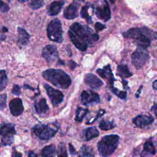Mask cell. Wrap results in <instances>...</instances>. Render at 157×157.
<instances>
[{"label": "cell", "mask_w": 157, "mask_h": 157, "mask_svg": "<svg viewBox=\"0 0 157 157\" xmlns=\"http://www.w3.org/2000/svg\"><path fill=\"white\" fill-rule=\"evenodd\" d=\"M68 35L75 47L80 51H85L88 45L99 39L98 34L94 33L90 27L78 23L71 26Z\"/></svg>", "instance_id": "6da1fadb"}, {"label": "cell", "mask_w": 157, "mask_h": 157, "mask_svg": "<svg viewBox=\"0 0 157 157\" xmlns=\"http://www.w3.org/2000/svg\"><path fill=\"white\" fill-rule=\"evenodd\" d=\"M123 36L134 39L139 47L145 48L150 45L151 40L157 39V32L147 27L133 28L124 32Z\"/></svg>", "instance_id": "7a4b0ae2"}, {"label": "cell", "mask_w": 157, "mask_h": 157, "mask_svg": "<svg viewBox=\"0 0 157 157\" xmlns=\"http://www.w3.org/2000/svg\"><path fill=\"white\" fill-rule=\"evenodd\" d=\"M42 75L45 79L59 88L66 89L71 84L70 76L61 69H47L42 72Z\"/></svg>", "instance_id": "3957f363"}, {"label": "cell", "mask_w": 157, "mask_h": 157, "mask_svg": "<svg viewBox=\"0 0 157 157\" xmlns=\"http://www.w3.org/2000/svg\"><path fill=\"white\" fill-rule=\"evenodd\" d=\"M120 137L116 134H111L104 136L98 143V149L99 154L103 157L110 156L116 150Z\"/></svg>", "instance_id": "277c9868"}, {"label": "cell", "mask_w": 157, "mask_h": 157, "mask_svg": "<svg viewBox=\"0 0 157 157\" xmlns=\"http://www.w3.org/2000/svg\"><path fill=\"white\" fill-rule=\"evenodd\" d=\"M47 32L50 40L57 43H61L63 40L62 25L58 19L55 18L48 23Z\"/></svg>", "instance_id": "5b68a950"}, {"label": "cell", "mask_w": 157, "mask_h": 157, "mask_svg": "<svg viewBox=\"0 0 157 157\" xmlns=\"http://www.w3.org/2000/svg\"><path fill=\"white\" fill-rule=\"evenodd\" d=\"M57 126L49 124H37L33 128L34 133L42 140H48L53 137L58 131Z\"/></svg>", "instance_id": "8992f818"}, {"label": "cell", "mask_w": 157, "mask_h": 157, "mask_svg": "<svg viewBox=\"0 0 157 157\" xmlns=\"http://www.w3.org/2000/svg\"><path fill=\"white\" fill-rule=\"evenodd\" d=\"M16 134L15 126L10 123H4L0 126V136L4 145H9L13 141V136Z\"/></svg>", "instance_id": "52a82bcc"}, {"label": "cell", "mask_w": 157, "mask_h": 157, "mask_svg": "<svg viewBox=\"0 0 157 157\" xmlns=\"http://www.w3.org/2000/svg\"><path fill=\"white\" fill-rule=\"evenodd\" d=\"M149 59V55L145 48L139 47L131 55L132 64L137 69L142 67Z\"/></svg>", "instance_id": "ba28073f"}, {"label": "cell", "mask_w": 157, "mask_h": 157, "mask_svg": "<svg viewBox=\"0 0 157 157\" xmlns=\"http://www.w3.org/2000/svg\"><path fill=\"white\" fill-rule=\"evenodd\" d=\"M44 85L53 105L56 106L59 104L63 100L64 96L63 93L59 90L52 88L47 83H45Z\"/></svg>", "instance_id": "9c48e42d"}, {"label": "cell", "mask_w": 157, "mask_h": 157, "mask_svg": "<svg viewBox=\"0 0 157 157\" xmlns=\"http://www.w3.org/2000/svg\"><path fill=\"white\" fill-rule=\"evenodd\" d=\"M102 4L96 7L95 13L99 19L107 21L110 20L111 17L110 10L107 1L104 0Z\"/></svg>", "instance_id": "30bf717a"}, {"label": "cell", "mask_w": 157, "mask_h": 157, "mask_svg": "<svg viewBox=\"0 0 157 157\" xmlns=\"http://www.w3.org/2000/svg\"><path fill=\"white\" fill-rule=\"evenodd\" d=\"M81 101L83 105H89L98 104L100 101L98 93L92 91H83L81 94Z\"/></svg>", "instance_id": "8fae6325"}, {"label": "cell", "mask_w": 157, "mask_h": 157, "mask_svg": "<svg viewBox=\"0 0 157 157\" xmlns=\"http://www.w3.org/2000/svg\"><path fill=\"white\" fill-rule=\"evenodd\" d=\"M42 56L47 62H53L58 56L56 47L53 45H47L42 50Z\"/></svg>", "instance_id": "7c38bea8"}, {"label": "cell", "mask_w": 157, "mask_h": 157, "mask_svg": "<svg viewBox=\"0 0 157 157\" xmlns=\"http://www.w3.org/2000/svg\"><path fill=\"white\" fill-rule=\"evenodd\" d=\"M78 6H79V4L78 2L74 0L73 3L71 4L64 10V13H63L64 17L66 19H69V20H72L77 18L78 15Z\"/></svg>", "instance_id": "4fadbf2b"}, {"label": "cell", "mask_w": 157, "mask_h": 157, "mask_svg": "<svg viewBox=\"0 0 157 157\" xmlns=\"http://www.w3.org/2000/svg\"><path fill=\"white\" fill-rule=\"evenodd\" d=\"M85 83L93 89H98L102 86V81L93 74L88 73L85 75Z\"/></svg>", "instance_id": "5bb4252c"}, {"label": "cell", "mask_w": 157, "mask_h": 157, "mask_svg": "<svg viewBox=\"0 0 157 157\" xmlns=\"http://www.w3.org/2000/svg\"><path fill=\"white\" fill-rule=\"evenodd\" d=\"M9 108L13 115L18 116L21 115L24 110L21 99L18 98L13 99L9 103Z\"/></svg>", "instance_id": "9a60e30c"}, {"label": "cell", "mask_w": 157, "mask_h": 157, "mask_svg": "<svg viewBox=\"0 0 157 157\" xmlns=\"http://www.w3.org/2000/svg\"><path fill=\"white\" fill-rule=\"evenodd\" d=\"M154 119L151 115H139L132 119V122L134 124L139 128H144L148 126L152 123Z\"/></svg>", "instance_id": "2e32d148"}, {"label": "cell", "mask_w": 157, "mask_h": 157, "mask_svg": "<svg viewBox=\"0 0 157 157\" xmlns=\"http://www.w3.org/2000/svg\"><path fill=\"white\" fill-rule=\"evenodd\" d=\"M96 72L101 77L107 80V82L111 87L113 86L115 78L113 77L111 67L109 64L104 66L103 69H97Z\"/></svg>", "instance_id": "e0dca14e"}, {"label": "cell", "mask_w": 157, "mask_h": 157, "mask_svg": "<svg viewBox=\"0 0 157 157\" xmlns=\"http://www.w3.org/2000/svg\"><path fill=\"white\" fill-rule=\"evenodd\" d=\"M64 4V1H54L51 3L47 9V13L51 16H55L59 13L63 6Z\"/></svg>", "instance_id": "ac0fdd59"}, {"label": "cell", "mask_w": 157, "mask_h": 157, "mask_svg": "<svg viewBox=\"0 0 157 157\" xmlns=\"http://www.w3.org/2000/svg\"><path fill=\"white\" fill-rule=\"evenodd\" d=\"M17 33H18V41L22 45H26L29 42L30 36L26 32V31L21 28H17Z\"/></svg>", "instance_id": "d6986e66"}, {"label": "cell", "mask_w": 157, "mask_h": 157, "mask_svg": "<svg viewBox=\"0 0 157 157\" xmlns=\"http://www.w3.org/2000/svg\"><path fill=\"white\" fill-rule=\"evenodd\" d=\"M156 153L155 148L151 141H147L144 145V148L141 153L142 157L153 156Z\"/></svg>", "instance_id": "ffe728a7"}, {"label": "cell", "mask_w": 157, "mask_h": 157, "mask_svg": "<svg viewBox=\"0 0 157 157\" xmlns=\"http://www.w3.org/2000/svg\"><path fill=\"white\" fill-rule=\"evenodd\" d=\"M83 134L85 140L88 141L98 137L99 135V132L96 127H90L83 130Z\"/></svg>", "instance_id": "44dd1931"}, {"label": "cell", "mask_w": 157, "mask_h": 157, "mask_svg": "<svg viewBox=\"0 0 157 157\" xmlns=\"http://www.w3.org/2000/svg\"><path fill=\"white\" fill-rule=\"evenodd\" d=\"M34 107L38 113H45L49 109L47 104L46 99L45 98H42L39 100V101L36 102L34 104Z\"/></svg>", "instance_id": "7402d4cb"}, {"label": "cell", "mask_w": 157, "mask_h": 157, "mask_svg": "<svg viewBox=\"0 0 157 157\" xmlns=\"http://www.w3.org/2000/svg\"><path fill=\"white\" fill-rule=\"evenodd\" d=\"M56 153V150L53 145L45 146L41 151L42 157H54Z\"/></svg>", "instance_id": "603a6c76"}, {"label": "cell", "mask_w": 157, "mask_h": 157, "mask_svg": "<svg viewBox=\"0 0 157 157\" xmlns=\"http://www.w3.org/2000/svg\"><path fill=\"white\" fill-rule=\"evenodd\" d=\"M117 75L121 77H129L132 74L129 71L128 67L124 65H119L117 67Z\"/></svg>", "instance_id": "cb8c5ba5"}, {"label": "cell", "mask_w": 157, "mask_h": 157, "mask_svg": "<svg viewBox=\"0 0 157 157\" xmlns=\"http://www.w3.org/2000/svg\"><path fill=\"white\" fill-rule=\"evenodd\" d=\"M88 112V109H83L82 107H78L75 112V120L78 122H82Z\"/></svg>", "instance_id": "d4e9b609"}, {"label": "cell", "mask_w": 157, "mask_h": 157, "mask_svg": "<svg viewBox=\"0 0 157 157\" xmlns=\"http://www.w3.org/2000/svg\"><path fill=\"white\" fill-rule=\"evenodd\" d=\"M80 152L83 157H94L93 150L86 145H82L80 148Z\"/></svg>", "instance_id": "484cf974"}, {"label": "cell", "mask_w": 157, "mask_h": 157, "mask_svg": "<svg viewBox=\"0 0 157 157\" xmlns=\"http://www.w3.org/2000/svg\"><path fill=\"white\" fill-rule=\"evenodd\" d=\"M100 129L104 131H108L110 129H113L115 126V124L110 121H106V120H102L99 125Z\"/></svg>", "instance_id": "4316f807"}, {"label": "cell", "mask_w": 157, "mask_h": 157, "mask_svg": "<svg viewBox=\"0 0 157 157\" xmlns=\"http://www.w3.org/2000/svg\"><path fill=\"white\" fill-rule=\"evenodd\" d=\"M7 83V77L4 70L0 71V91L4 90Z\"/></svg>", "instance_id": "83f0119b"}, {"label": "cell", "mask_w": 157, "mask_h": 157, "mask_svg": "<svg viewBox=\"0 0 157 157\" xmlns=\"http://www.w3.org/2000/svg\"><path fill=\"white\" fill-rule=\"evenodd\" d=\"M44 4V0H31V2L29 4V7L33 10H37L42 7Z\"/></svg>", "instance_id": "f1b7e54d"}, {"label": "cell", "mask_w": 157, "mask_h": 157, "mask_svg": "<svg viewBox=\"0 0 157 157\" xmlns=\"http://www.w3.org/2000/svg\"><path fill=\"white\" fill-rule=\"evenodd\" d=\"M88 7L85 6H83L80 11V15L82 18L86 19V20L89 23H91L93 22L92 20H91V17L89 15L88 12Z\"/></svg>", "instance_id": "f546056e"}, {"label": "cell", "mask_w": 157, "mask_h": 157, "mask_svg": "<svg viewBox=\"0 0 157 157\" xmlns=\"http://www.w3.org/2000/svg\"><path fill=\"white\" fill-rule=\"evenodd\" d=\"M58 157H67L66 146L63 142H61L58 145Z\"/></svg>", "instance_id": "4dcf8cb0"}, {"label": "cell", "mask_w": 157, "mask_h": 157, "mask_svg": "<svg viewBox=\"0 0 157 157\" xmlns=\"http://www.w3.org/2000/svg\"><path fill=\"white\" fill-rule=\"evenodd\" d=\"M111 90H112V91L115 94H116L118 98H120L121 99H126V94H127L126 91H119L118 89H117L115 88H113V86L111 87Z\"/></svg>", "instance_id": "1f68e13d"}, {"label": "cell", "mask_w": 157, "mask_h": 157, "mask_svg": "<svg viewBox=\"0 0 157 157\" xmlns=\"http://www.w3.org/2000/svg\"><path fill=\"white\" fill-rule=\"evenodd\" d=\"M7 94H3L0 95V110L4 109L6 107Z\"/></svg>", "instance_id": "d6a6232c"}, {"label": "cell", "mask_w": 157, "mask_h": 157, "mask_svg": "<svg viewBox=\"0 0 157 157\" xmlns=\"http://www.w3.org/2000/svg\"><path fill=\"white\" fill-rule=\"evenodd\" d=\"M9 10V7L4 2L0 0V12H6Z\"/></svg>", "instance_id": "836d02e7"}, {"label": "cell", "mask_w": 157, "mask_h": 157, "mask_svg": "<svg viewBox=\"0 0 157 157\" xmlns=\"http://www.w3.org/2000/svg\"><path fill=\"white\" fill-rule=\"evenodd\" d=\"M12 93L15 95L19 96L21 94V88L20 86L18 85H14L12 89Z\"/></svg>", "instance_id": "e575fe53"}, {"label": "cell", "mask_w": 157, "mask_h": 157, "mask_svg": "<svg viewBox=\"0 0 157 157\" xmlns=\"http://www.w3.org/2000/svg\"><path fill=\"white\" fill-rule=\"evenodd\" d=\"M94 28L96 29V32H98L99 31H102L105 28V25H103L99 22H97L96 23V24L94 25Z\"/></svg>", "instance_id": "d590c367"}, {"label": "cell", "mask_w": 157, "mask_h": 157, "mask_svg": "<svg viewBox=\"0 0 157 157\" xmlns=\"http://www.w3.org/2000/svg\"><path fill=\"white\" fill-rule=\"evenodd\" d=\"M69 150L70 151L71 155H75L76 154V151L74 146L71 144H69Z\"/></svg>", "instance_id": "8d00e7d4"}, {"label": "cell", "mask_w": 157, "mask_h": 157, "mask_svg": "<svg viewBox=\"0 0 157 157\" xmlns=\"http://www.w3.org/2000/svg\"><path fill=\"white\" fill-rule=\"evenodd\" d=\"M69 65L70 68H71L72 70L74 69V68L76 67V66H77V63H76L75 62H74V61H72V60L69 61Z\"/></svg>", "instance_id": "74e56055"}, {"label": "cell", "mask_w": 157, "mask_h": 157, "mask_svg": "<svg viewBox=\"0 0 157 157\" xmlns=\"http://www.w3.org/2000/svg\"><path fill=\"white\" fill-rule=\"evenodd\" d=\"M151 110L153 112L155 115L157 117V104H154L152 106V107L151 109Z\"/></svg>", "instance_id": "f35d334b"}, {"label": "cell", "mask_w": 157, "mask_h": 157, "mask_svg": "<svg viewBox=\"0 0 157 157\" xmlns=\"http://www.w3.org/2000/svg\"><path fill=\"white\" fill-rule=\"evenodd\" d=\"M12 157H22V155H21V154L20 153L18 152L16 150H14L13 151V153H12Z\"/></svg>", "instance_id": "ab89813d"}, {"label": "cell", "mask_w": 157, "mask_h": 157, "mask_svg": "<svg viewBox=\"0 0 157 157\" xmlns=\"http://www.w3.org/2000/svg\"><path fill=\"white\" fill-rule=\"evenodd\" d=\"M142 88H143V86H141L139 88V90H138L137 92V93H136V96L137 98L139 97V94H140V93H141V91H142Z\"/></svg>", "instance_id": "60d3db41"}, {"label": "cell", "mask_w": 157, "mask_h": 157, "mask_svg": "<svg viewBox=\"0 0 157 157\" xmlns=\"http://www.w3.org/2000/svg\"><path fill=\"white\" fill-rule=\"evenodd\" d=\"M28 157H37V156L33 151H30L29 152Z\"/></svg>", "instance_id": "b9f144b4"}, {"label": "cell", "mask_w": 157, "mask_h": 157, "mask_svg": "<svg viewBox=\"0 0 157 157\" xmlns=\"http://www.w3.org/2000/svg\"><path fill=\"white\" fill-rule=\"evenodd\" d=\"M123 87H124V88H126V89H128V87L127 86H128V82L126 81V80H124V79H123Z\"/></svg>", "instance_id": "7bdbcfd3"}, {"label": "cell", "mask_w": 157, "mask_h": 157, "mask_svg": "<svg viewBox=\"0 0 157 157\" xmlns=\"http://www.w3.org/2000/svg\"><path fill=\"white\" fill-rule=\"evenodd\" d=\"M153 88L155 90H157V80H156L155 81L153 82Z\"/></svg>", "instance_id": "ee69618b"}, {"label": "cell", "mask_w": 157, "mask_h": 157, "mask_svg": "<svg viewBox=\"0 0 157 157\" xmlns=\"http://www.w3.org/2000/svg\"><path fill=\"white\" fill-rule=\"evenodd\" d=\"M6 36H3V35H1V34H0V39L1 40H4L5 39H6Z\"/></svg>", "instance_id": "f6af8a7d"}, {"label": "cell", "mask_w": 157, "mask_h": 157, "mask_svg": "<svg viewBox=\"0 0 157 157\" xmlns=\"http://www.w3.org/2000/svg\"><path fill=\"white\" fill-rule=\"evenodd\" d=\"M17 1H18V2H21V3H23V2H27V1H28L29 0H17Z\"/></svg>", "instance_id": "bcb514c9"}, {"label": "cell", "mask_w": 157, "mask_h": 157, "mask_svg": "<svg viewBox=\"0 0 157 157\" xmlns=\"http://www.w3.org/2000/svg\"><path fill=\"white\" fill-rule=\"evenodd\" d=\"M8 29L6 27H2V32H7Z\"/></svg>", "instance_id": "7dc6e473"}]
</instances>
